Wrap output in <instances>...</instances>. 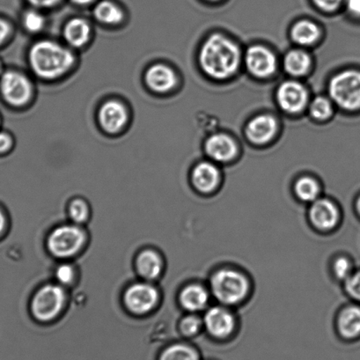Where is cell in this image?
I'll return each instance as SVG.
<instances>
[{
    "label": "cell",
    "instance_id": "6da1fadb",
    "mask_svg": "<svg viewBox=\"0 0 360 360\" xmlns=\"http://www.w3.org/2000/svg\"><path fill=\"white\" fill-rule=\"evenodd\" d=\"M237 45L221 34H213L202 45L200 63L204 71L214 79H226L234 75L240 65Z\"/></svg>",
    "mask_w": 360,
    "mask_h": 360
},
{
    "label": "cell",
    "instance_id": "7a4b0ae2",
    "mask_svg": "<svg viewBox=\"0 0 360 360\" xmlns=\"http://www.w3.org/2000/svg\"><path fill=\"white\" fill-rule=\"evenodd\" d=\"M30 63L33 72L45 79H57L65 75L75 63V56L60 44L41 41L30 51Z\"/></svg>",
    "mask_w": 360,
    "mask_h": 360
},
{
    "label": "cell",
    "instance_id": "3957f363",
    "mask_svg": "<svg viewBox=\"0 0 360 360\" xmlns=\"http://www.w3.org/2000/svg\"><path fill=\"white\" fill-rule=\"evenodd\" d=\"M213 295L219 302L236 305L245 298L249 292V282L240 272L229 269L217 271L212 278Z\"/></svg>",
    "mask_w": 360,
    "mask_h": 360
},
{
    "label": "cell",
    "instance_id": "277c9868",
    "mask_svg": "<svg viewBox=\"0 0 360 360\" xmlns=\"http://www.w3.org/2000/svg\"><path fill=\"white\" fill-rule=\"evenodd\" d=\"M328 91L332 101L346 110L360 108V72L348 70L331 79Z\"/></svg>",
    "mask_w": 360,
    "mask_h": 360
},
{
    "label": "cell",
    "instance_id": "5b68a950",
    "mask_svg": "<svg viewBox=\"0 0 360 360\" xmlns=\"http://www.w3.org/2000/svg\"><path fill=\"white\" fill-rule=\"evenodd\" d=\"M85 243V233L76 226L56 229L48 239L49 250L53 256L65 258L75 256Z\"/></svg>",
    "mask_w": 360,
    "mask_h": 360
},
{
    "label": "cell",
    "instance_id": "8992f818",
    "mask_svg": "<svg viewBox=\"0 0 360 360\" xmlns=\"http://www.w3.org/2000/svg\"><path fill=\"white\" fill-rule=\"evenodd\" d=\"M65 292L60 286L48 285L37 292L32 302L34 316L38 320L46 321L53 319L61 312L65 303Z\"/></svg>",
    "mask_w": 360,
    "mask_h": 360
},
{
    "label": "cell",
    "instance_id": "52a82bcc",
    "mask_svg": "<svg viewBox=\"0 0 360 360\" xmlns=\"http://www.w3.org/2000/svg\"><path fill=\"white\" fill-rule=\"evenodd\" d=\"M0 90L5 100L13 106H22L30 100L31 84L25 76L17 72H8L0 80Z\"/></svg>",
    "mask_w": 360,
    "mask_h": 360
},
{
    "label": "cell",
    "instance_id": "ba28073f",
    "mask_svg": "<svg viewBox=\"0 0 360 360\" xmlns=\"http://www.w3.org/2000/svg\"><path fill=\"white\" fill-rule=\"evenodd\" d=\"M277 98L279 106L283 110L295 114L305 108L309 100V94L302 84L296 82H286L279 86Z\"/></svg>",
    "mask_w": 360,
    "mask_h": 360
},
{
    "label": "cell",
    "instance_id": "9c48e42d",
    "mask_svg": "<svg viewBox=\"0 0 360 360\" xmlns=\"http://www.w3.org/2000/svg\"><path fill=\"white\" fill-rule=\"evenodd\" d=\"M124 300L128 309L132 312L148 313L155 307L158 300V292L152 285L136 284L127 290Z\"/></svg>",
    "mask_w": 360,
    "mask_h": 360
},
{
    "label": "cell",
    "instance_id": "30bf717a",
    "mask_svg": "<svg viewBox=\"0 0 360 360\" xmlns=\"http://www.w3.org/2000/svg\"><path fill=\"white\" fill-rule=\"evenodd\" d=\"M246 64L250 72L258 78H268L274 75L277 65L274 54L260 45H255L249 49Z\"/></svg>",
    "mask_w": 360,
    "mask_h": 360
},
{
    "label": "cell",
    "instance_id": "8fae6325",
    "mask_svg": "<svg viewBox=\"0 0 360 360\" xmlns=\"http://www.w3.org/2000/svg\"><path fill=\"white\" fill-rule=\"evenodd\" d=\"M127 108L117 101H108L100 108V124L108 134H117L127 124Z\"/></svg>",
    "mask_w": 360,
    "mask_h": 360
},
{
    "label": "cell",
    "instance_id": "7c38bea8",
    "mask_svg": "<svg viewBox=\"0 0 360 360\" xmlns=\"http://www.w3.org/2000/svg\"><path fill=\"white\" fill-rule=\"evenodd\" d=\"M204 321L209 333L217 338L229 337L234 328L233 314L221 307L210 309L205 314Z\"/></svg>",
    "mask_w": 360,
    "mask_h": 360
},
{
    "label": "cell",
    "instance_id": "4fadbf2b",
    "mask_svg": "<svg viewBox=\"0 0 360 360\" xmlns=\"http://www.w3.org/2000/svg\"><path fill=\"white\" fill-rule=\"evenodd\" d=\"M310 219L318 229L330 230L339 221V211L337 206L328 199H317L311 206Z\"/></svg>",
    "mask_w": 360,
    "mask_h": 360
},
{
    "label": "cell",
    "instance_id": "5bb4252c",
    "mask_svg": "<svg viewBox=\"0 0 360 360\" xmlns=\"http://www.w3.org/2000/svg\"><path fill=\"white\" fill-rule=\"evenodd\" d=\"M146 82L155 92L167 93L176 86V73L166 65H153L146 73Z\"/></svg>",
    "mask_w": 360,
    "mask_h": 360
},
{
    "label": "cell",
    "instance_id": "9a60e30c",
    "mask_svg": "<svg viewBox=\"0 0 360 360\" xmlns=\"http://www.w3.org/2000/svg\"><path fill=\"white\" fill-rule=\"evenodd\" d=\"M277 131V122L270 115H260L248 124L246 134L251 141L264 144L274 137Z\"/></svg>",
    "mask_w": 360,
    "mask_h": 360
},
{
    "label": "cell",
    "instance_id": "2e32d148",
    "mask_svg": "<svg viewBox=\"0 0 360 360\" xmlns=\"http://www.w3.org/2000/svg\"><path fill=\"white\" fill-rule=\"evenodd\" d=\"M205 150L212 159L217 162H226L236 155L237 146L229 136L216 134L207 139Z\"/></svg>",
    "mask_w": 360,
    "mask_h": 360
},
{
    "label": "cell",
    "instance_id": "e0dca14e",
    "mask_svg": "<svg viewBox=\"0 0 360 360\" xmlns=\"http://www.w3.org/2000/svg\"><path fill=\"white\" fill-rule=\"evenodd\" d=\"M219 171L209 162L199 163L192 173L195 187L201 192L214 191L219 183Z\"/></svg>",
    "mask_w": 360,
    "mask_h": 360
},
{
    "label": "cell",
    "instance_id": "ac0fdd59",
    "mask_svg": "<svg viewBox=\"0 0 360 360\" xmlns=\"http://www.w3.org/2000/svg\"><path fill=\"white\" fill-rule=\"evenodd\" d=\"M64 37L72 47L84 46L91 37L89 24L86 20L79 18L70 20L65 27Z\"/></svg>",
    "mask_w": 360,
    "mask_h": 360
},
{
    "label": "cell",
    "instance_id": "d6986e66",
    "mask_svg": "<svg viewBox=\"0 0 360 360\" xmlns=\"http://www.w3.org/2000/svg\"><path fill=\"white\" fill-rule=\"evenodd\" d=\"M180 300L185 309L197 312L204 309L207 305L209 295L207 291L201 285H191L181 292Z\"/></svg>",
    "mask_w": 360,
    "mask_h": 360
},
{
    "label": "cell",
    "instance_id": "ffe728a7",
    "mask_svg": "<svg viewBox=\"0 0 360 360\" xmlns=\"http://www.w3.org/2000/svg\"><path fill=\"white\" fill-rule=\"evenodd\" d=\"M338 328L345 338L358 337L360 335V307H349L342 311L338 320Z\"/></svg>",
    "mask_w": 360,
    "mask_h": 360
},
{
    "label": "cell",
    "instance_id": "44dd1931",
    "mask_svg": "<svg viewBox=\"0 0 360 360\" xmlns=\"http://www.w3.org/2000/svg\"><path fill=\"white\" fill-rule=\"evenodd\" d=\"M137 268L142 277L155 279L162 274V258L152 250L144 251L138 257Z\"/></svg>",
    "mask_w": 360,
    "mask_h": 360
},
{
    "label": "cell",
    "instance_id": "7402d4cb",
    "mask_svg": "<svg viewBox=\"0 0 360 360\" xmlns=\"http://www.w3.org/2000/svg\"><path fill=\"white\" fill-rule=\"evenodd\" d=\"M291 34L295 43L303 46H309L318 40L320 31L316 23L309 20H300L293 26Z\"/></svg>",
    "mask_w": 360,
    "mask_h": 360
},
{
    "label": "cell",
    "instance_id": "603a6c76",
    "mask_svg": "<svg viewBox=\"0 0 360 360\" xmlns=\"http://www.w3.org/2000/svg\"><path fill=\"white\" fill-rule=\"evenodd\" d=\"M286 72L292 76L306 75L311 66L309 54L302 51L295 50L288 52L284 61Z\"/></svg>",
    "mask_w": 360,
    "mask_h": 360
},
{
    "label": "cell",
    "instance_id": "cb8c5ba5",
    "mask_svg": "<svg viewBox=\"0 0 360 360\" xmlns=\"http://www.w3.org/2000/svg\"><path fill=\"white\" fill-rule=\"evenodd\" d=\"M94 15L100 22L108 24H117L123 20V12L114 3L104 0L96 6Z\"/></svg>",
    "mask_w": 360,
    "mask_h": 360
},
{
    "label": "cell",
    "instance_id": "d4e9b609",
    "mask_svg": "<svg viewBox=\"0 0 360 360\" xmlns=\"http://www.w3.org/2000/svg\"><path fill=\"white\" fill-rule=\"evenodd\" d=\"M295 193L300 200L314 202L320 194V187L317 181L311 177H302L297 181Z\"/></svg>",
    "mask_w": 360,
    "mask_h": 360
},
{
    "label": "cell",
    "instance_id": "484cf974",
    "mask_svg": "<svg viewBox=\"0 0 360 360\" xmlns=\"http://www.w3.org/2000/svg\"><path fill=\"white\" fill-rule=\"evenodd\" d=\"M159 360H200L193 348L185 345H174L162 353Z\"/></svg>",
    "mask_w": 360,
    "mask_h": 360
},
{
    "label": "cell",
    "instance_id": "4316f807",
    "mask_svg": "<svg viewBox=\"0 0 360 360\" xmlns=\"http://www.w3.org/2000/svg\"><path fill=\"white\" fill-rule=\"evenodd\" d=\"M333 106L331 101L325 97H316L310 106V113L317 120H326L332 115Z\"/></svg>",
    "mask_w": 360,
    "mask_h": 360
},
{
    "label": "cell",
    "instance_id": "83f0119b",
    "mask_svg": "<svg viewBox=\"0 0 360 360\" xmlns=\"http://www.w3.org/2000/svg\"><path fill=\"white\" fill-rule=\"evenodd\" d=\"M24 26L31 33L39 32L44 27V17L36 11L27 12L24 16Z\"/></svg>",
    "mask_w": 360,
    "mask_h": 360
},
{
    "label": "cell",
    "instance_id": "f1b7e54d",
    "mask_svg": "<svg viewBox=\"0 0 360 360\" xmlns=\"http://www.w3.org/2000/svg\"><path fill=\"white\" fill-rule=\"evenodd\" d=\"M69 214L73 221L83 223L86 221L87 216H89V208L85 202L77 199L70 205Z\"/></svg>",
    "mask_w": 360,
    "mask_h": 360
},
{
    "label": "cell",
    "instance_id": "f546056e",
    "mask_svg": "<svg viewBox=\"0 0 360 360\" xmlns=\"http://www.w3.org/2000/svg\"><path fill=\"white\" fill-rule=\"evenodd\" d=\"M201 325V321L198 317L190 316L181 321V330L184 335H193L200 330Z\"/></svg>",
    "mask_w": 360,
    "mask_h": 360
},
{
    "label": "cell",
    "instance_id": "4dcf8cb0",
    "mask_svg": "<svg viewBox=\"0 0 360 360\" xmlns=\"http://www.w3.org/2000/svg\"><path fill=\"white\" fill-rule=\"evenodd\" d=\"M334 271L339 279L347 281L352 276V265L346 258L340 257L335 262Z\"/></svg>",
    "mask_w": 360,
    "mask_h": 360
},
{
    "label": "cell",
    "instance_id": "1f68e13d",
    "mask_svg": "<svg viewBox=\"0 0 360 360\" xmlns=\"http://www.w3.org/2000/svg\"><path fill=\"white\" fill-rule=\"evenodd\" d=\"M56 278L61 284H70L75 278V271L71 265L62 264L56 271Z\"/></svg>",
    "mask_w": 360,
    "mask_h": 360
},
{
    "label": "cell",
    "instance_id": "d6a6232c",
    "mask_svg": "<svg viewBox=\"0 0 360 360\" xmlns=\"http://www.w3.org/2000/svg\"><path fill=\"white\" fill-rule=\"evenodd\" d=\"M346 289L353 298L360 300V272L353 274L346 281Z\"/></svg>",
    "mask_w": 360,
    "mask_h": 360
},
{
    "label": "cell",
    "instance_id": "836d02e7",
    "mask_svg": "<svg viewBox=\"0 0 360 360\" xmlns=\"http://www.w3.org/2000/svg\"><path fill=\"white\" fill-rule=\"evenodd\" d=\"M342 0H314V4L324 11H334L340 6Z\"/></svg>",
    "mask_w": 360,
    "mask_h": 360
},
{
    "label": "cell",
    "instance_id": "e575fe53",
    "mask_svg": "<svg viewBox=\"0 0 360 360\" xmlns=\"http://www.w3.org/2000/svg\"><path fill=\"white\" fill-rule=\"evenodd\" d=\"M27 1H29L30 4L37 6V8H46L55 6L59 0H27Z\"/></svg>",
    "mask_w": 360,
    "mask_h": 360
},
{
    "label": "cell",
    "instance_id": "d590c367",
    "mask_svg": "<svg viewBox=\"0 0 360 360\" xmlns=\"http://www.w3.org/2000/svg\"><path fill=\"white\" fill-rule=\"evenodd\" d=\"M11 146V139L6 134H0V153L5 152Z\"/></svg>",
    "mask_w": 360,
    "mask_h": 360
},
{
    "label": "cell",
    "instance_id": "8d00e7d4",
    "mask_svg": "<svg viewBox=\"0 0 360 360\" xmlns=\"http://www.w3.org/2000/svg\"><path fill=\"white\" fill-rule=\"evenodd\" d=\"M347 8L353 15H360V0H347Z\"/></svg>",
    "mask_w": 360,
    "mask_h": 360
},
{
    "label": "cell",
    "instance_id": "74e56055",
    "mask_svg": "<svg viewBox=\"0 0 360 360\" xmlns=\"http://www.w3.org/2000/svg\"><path fill=\"white\" fill-rule=\"evenodd\" d=\"M9 33V27L8 24L0 20V44L5 41Z\"/></svg>",
    "mask_w": 360,
    "mask_h": 360
},
{
    "label": "cell",
    "instance_id": "f35d334b",
    "mask_svg": "<svg viewBox=\"0 0 360 360\" xmlns=\"http://www.w3.org/2000/svg\"><path fill=\"white\" fill-rule=\"evenodd\" d=\"M6 226V218L3 212L0 211V233L3 232Z\"/></svg>",
    "mask_w": 360,
    "mask_h": 360
},
{
    "label": "cell",
    "instance_id": "ab89813d",
    "mask_svg": "<svg viewBox=\"0 0 360 360\" xmlns=\"http://www.w3.org/2000/svg\"><path fill=\"white\" fill-rule=\"evenodd\" d=\"M72 1L75 2L76 4L86 5V4H89V3L92 2L93 0H72Z\"/></svg>",
    "mask_w": 360,
    "mask_h": 360
},
{
    "label": "cell",
    "instance_id": "60d3db41",
    "mask_svg": "<svg viewBox=\"0 0 360 360\" xmlns=\"http://www.w3.org/2000/svg\"><path fill=\"white\" fill-rule=\"evenodd\" d=\"M356 208H358V211L360 214V198H359L358 202H356Z\"/></svg>",
    "mask_w": 360,
    "mask_h": 360
},
{
    "label": "cell",
    "instance_id": "b9f144b4",
    "mask_svg": "<svg viewBox=\"0 0 360 360\" xmlns=\"http://www.w3.org/2000/svg\"><path fill=\"white\" fill-rule=\"evenodd\" d=\"M212 1H216V0H212Z\"/></svg>",
    "mask_w": 360,
    "mask_h": 360
}]
</instances>
